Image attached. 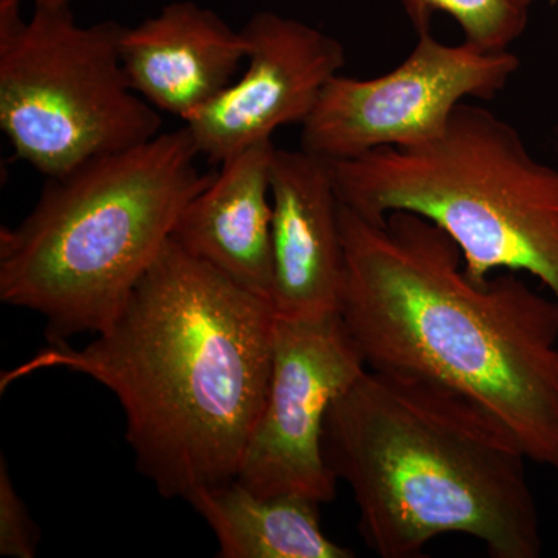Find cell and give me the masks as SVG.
<instances>
[{
	"mask_svg": "<svg viewBox=\"0 0 558 558\" xmlns=\"http://www.w3.org/2000/svg\"><path fill=\"white\" fill-rule=\"evenodd\" d=\"M25 0H0V9H10V7H21ZM35 9H64L70 7L73 0H31Z\"/></svg>",
	"mask_w": 558,
	"mask_h": 558,
	"instance_id": "16",
	"label": "cell"
},
{
	"mask_svg": "<svg viewBox=\"0 0 558 558\" xmlns=\"http://www.w3.org/2000/svg\"><path fill=\"white\" fill-rule=\"evenodd\" d=\"M244 73L183 126L199 156L220 163L288 124H303L347 64L339 39L304 22L260 11L242 28Z\"/></svg>",
	"mask_w": 558,
	"mask_h": 558,
	"instance_id": "9",
	"label": "cell"
},
{
	"mask_svg": "<svg viewBox=\"0 0 558 558\" xmlns=\"http://www.w3.org/2000/svg\"><path fill=\"white\" fill-rule=\"evenodd\" d=\"M520 68L515 54L469 43L447 46L432 32L417 35L405 61L385 75H337L301 124V149L326 161L381 148H410L438 138L469 98L490 100Z\"/></svg>",
	"mask_w": 558,
	"mask_h": 558,
	"instance_id": "7",
	"label": "cell"
},
{
	"mask_svg": "<svg viewBox=\"0 0 558 558\" xmlns=\"http://www.w3.org/2000/svg\"><path fill=\"white\" fill-rule=\"evenodd\" d=\"M340 317L371 369L464 396L558 472V303L513 271L476 282L458 245L413 213L340 202Z\"/></svg>",
	"mask_w": 558,
	"mask_h": 558,
	"instance_id": "2",
	"label": "cell"
},
{
	"mask_svg": "<svg viewBox=\"0 0 558 558\" xmlns=\"http://www.w3.org/2000/svg\"><path fill=\"white\" fill-rule=\"evenodd\" d=\"M244 36L191 0L124 27L120 58L132 89L185 123L230 86L245 61Z\"/></svg>",
	"mask_w": 558,
	"mask_h": 558,
	"instance_id": "11",
	"label": "cell"
},
{
	"mask_svg": "<svg viewBox=\"0 0 558 558\" xmlns=\"http://www.w3.org/2000/svg\"><path fill=\"white\" fill-rule=\"evenodd\" d=\"M277 312L168 241L92 343L54 341L0 374V391L68 369L117 396L137 468L165 498L236 480L269 391Z\"/></svg>",
	"mask_w": 558,
	"mask_h": 558,
	"instance_id": "1",
	"label": "cell"
},
{
	"mask_svg": "<svg viewBox=\"0 0 558 558\" xmlns=\"http://www.w3.org/2000/svg\"><path fill=\"white\" fill-rule=\"evenodd\" d=\"M197 157L183 126L47 179L31 215L0 230V300L43 315L49 343L108 329L215 178Z\"/></svg>",
	"mask_w": 558,
	"mask_h": 558,
	"instance_id": "4",
	"label": "cell"
},
{
	"mask_svg": "<svg viewBox=\"0 0 558 558\" xmlns=\"http://www.w3.org/2000/svg\"><path fill=\"white\" fill-rule=\"evenodd\" d=\"M274 307L277 317L340 314L344 281L340 199L328 161L275 148L270 172Z\"/></svg>",
	"mask_w": 558,
	"mask_h": 558,
	"instance_id": "10",
	"label": "cell"
},
{
	"mask_svg": "<svg viewBox=\"0 0 558 558\" xmlns=\"http://www.w3.org/2000/svg\"><path fill=\"white\" fill-rule=\"evenodd\" d=\"M325 454L351 487L363 542L417 558L447 534L494 558H538L542 524L519 439L475 402L414 377L366 369L330 407Z\"/></svg>",
	"mask_w": 558,
	"mask_h": 558,
	"instance_id": "3",
	"label": "cell"
},
{
	"mask_svg": "<svg viewBox=\"0 0 558 558\" xmlns=\"http://www.w3.org/2000/svg\"><path fill=\"white\" fill-rule=\"evenodd\" d=\"M366 369L340 314L277 317L269 391L236 480L263 497L332 501L337 476L325 454L326 417Z\"/></svg>",
	"mask_w": 558,
	"mask_h": 558,
	"instance_id": "8",
	"label": "cell"
},
{
	"mask_svg": "<svg viewBox=\"0 0 558 558\" xmlns=\"http://www.w3.org/2000/svg\"><path fill=\"white\" fill-rule=\"evenodd\" d=\"M417 35L432 32L436 13L449 14L465 43L486 51H505L523 35L529 20L524 0H400Z\"/></svg>",
	"mask_w": 558,
	"mask_h": 558,
	"instance_id": "14",
	"label": "cell"
},
{
	"mask_svg": "<svg viewBox=\"0 0 558 558\" xmlns=\"http://www.w3.org/2000/svg\"><path fill=\"white\" fill-rule=\"evenodd\" d=\"M275 148L266 140L220 161L211 182L182 209L171 234L194 258L269 301L274 299L270 172Z\"/></svg>",
	"mask_w": 558,
	"mask_h": 558,
	"instance_id": "12",
	"label": "cell"
},
{
	"mask_svg": "<svg viewBox=\"0 0 558 558\" xmlns=\"http://www.w3.org/2000/svg\"><path fill=\"white\" fill-rule=\"evenodd\" d=\"M124 25H80L70 7L0 9V130L46 179L161 134L157 109L132 89L120 58Z\"/></svg>",
	"mask_w": 558,
	"mask_h": 558,
	"instance_id": "6",
	"label": "cell"
},
{
	"mask_svg": "<svg viewBox=\"0 0 558 558\" xmlns=\"http://www.w3.org/2000/svg\"><path fill=\"white\" fill-rule=\"evenodd\" d=\"M524 2H526L527 5H531V3L534 2V0H524Z\"/></svg>",
	"mask_w": 558,
	"mask_h": 558,
	"instance_id": "17",
	"label": "cell"
},
{
	"mask_svg": "<svg viewBox=\"0 0 558 558\" xmlns=\"http://www.w3.org/2000/svg\"><path fill=\"white\" fill-rule=\"evenodd\" d=\"M186 501L215 532L222 558H352L323 532L319 505L300 495L263 497L233 480Z\"/></svg>",
	"mask_w": 558,
	"mask_h": 558,
	"instance_id": "13",
	"label": "cell"
},
{
	"mask_svg": "<svg viewBox=\"0 0 558 558\" xmlns=\"http://www.w3.org/2000/svg\"><path fill=\"white\" fill-rule=\"evenodd\" d=\"M328 168L341 204L362 218L421 216L458 245L473 281L527 274L558 303V170L492 110L462 102L432 142Z\"/></svg>",
	"mask_w": 558,
	"mask_h": 558,
	"instance_id": "5",
	"label": "cell"
},
{
	"mask_svg": "<svg viewBox=\"0 0 558 558\" xmlns=\"http://www.w3.org/2000/svg\"><path fill=\"white\" fill-rule=\"evenodd\" d=\"M38 535L11 481L9 468L0 464V554L3 557L33 558L36 556Z\"/></svg>",
	"mask_w": 558,
	"mask_h": 558,
	"instance_id": "15",
	"label": "cell"
}]
</instances>
